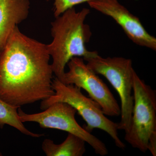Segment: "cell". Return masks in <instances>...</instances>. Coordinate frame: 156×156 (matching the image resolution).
<instances>
[{
	"instance_id": "52a82bcc",
	"label": "cell",
	"mask_w": 156,
	"mask_h": 156,
	"mask_svg": "<svg viewBox=\"0 0 156 156\" xmlns=\"http://www.w3.org/2000/svg\"><path fill=\"white\" fill-rule=\"evenodd\" d=\"M62 83L73 84L85 90L89 97L99 104L105 115L118 117L121 108L108 87L84 62L83 58L74 57L67 63Z\"/></svg>"
},
{
	"instance_id": "3957f363",
	"label": "cell",
	"mask_w": 156,
	"mask_h": 156,
	"mask_svg": "<svg viewBox=\"0 0 156 156\" xmlns=\"http://www.w3.org/2000/svg\"><path fill=\"white\" fill-rule=\"evenodd\" d=\"M134 105L125 139L134 148L156 156V92L134 72Z\"/></svg>"
},
{
	"instance_id": "7a4b0ae2",
	"label": "cell",
	"mask_w": 156,
	"mask_h": 156,
	"mask_svg": "<svg viewBox=\"0 0 156 156\" xmlns=\"http://www.w3.org/2000/svg\"><path fill=\"white\" fill-rule=\"evenodd\" d=\"M90 10L84 8L77 12L75 8L68 9L51 23L53 41L48 45V51L53 59L51 66L53 74L63 82L66 66L74 57L89 58L98 54L89 51L86 45L92 35L85 20Z\"/></svg>"
},
{
	"instance_id": "6da1fadb",
	"label": "cell",
	"mask_w": 156,
	"mask_h": 156,
	"mask_svg": "<svg viewBox=\"0 0 156 156\" xmlns=\"http://www.w3.org/2000/svg\"><path fill=\"white\" fill-rule=\"evenodd\" d=\"M50 56L48 45L16 27L0 56V99L20 107L54 95Z\"/></svg>"
},
{
	"instance_id": "277c9868",
	"label": "cell",
	"mask_w": 156,
	"mask_h": 156,
	"mask_svg": "<svg viewBox=\"0 0 156 156\" xmlns=\"http://www.w3.org/2000/svg\"><path fill=\"white\" fill-rule=\"evenodd\" d=\"M52 88L55 94L42 101L41 108L46 109L52 104L65 102L71 105L87 123L83 128L91 133L94 129L105 131L114 141L117 147L124 149L126 145L118 134V123L109 119L96 101L87 97L81 92V89L73 84H65L56 77L53 80Z\"/></svg>"
},
{
	"instance_id": "4fadbf2b",
	"label": "cell",
	"mask_w": 156,
	"mask_h": 156,
	"mask_svg": "<svg viewBox=\"0 0 156 156\" xmlns=\"http://www.w3.org/2000/svg\"><path fill=\"white\" fill-rule=\"evenodd\" d=\"M2 154L1 153H0V156H2Z\"/></svg>"
},
{
	"instance_id": "7c38bea8",
	"label": "cell",
	"mask_w": 156,
	"mask_h": 156,
	"mask_svg": "<svg viewBox=\"0 0 156 156\" xmlns=\"http://www.w3.org/2000/svg\"><path fill=\"white\" fill-rule=\"evenodd\" d=\"M48 1V0H47ZM54 12L55 17H57L63 14L68 9L73 8L76 5L84 2H87L93 0H54Z\"/></svg>"
},
{
	"instance_id": "8992f818",
	"label": "cell",
	"mask_w": 156,
	"mask_h": 156,
	"mask_svg": "<svg viewBox=\"0 0 156 156\" xmlns=\"http://www.w3.org/2000/svg\"><path fill=\"white\" fill-rule=\"evenodd\" d=\"M17 112L19 119L22 123L34 122L38 124L42 128L66 131L84 140L97 154L104 156L108 154L106 146L102 141L78 124L75 119L76 110L68 104L55 102L38 113H26L20 107L18 108Z\"/></svg>"
},
{
	"instance_id": "30bf717a",
	"label": "cell",
	"mask_w": 156,
	"mask_h": 156,
	"mask_svg": "<svg viewBox=\"0 0 156 156\" xmlns=\"http://www.w3.org/2000/svg\"><path fill=\"white\" fill-rule=\"evenodd\" d=\"M86 143L79 136L68 133L60 144H56L51 139H45L42 149L47 156H82L86 151Z\"/></svg>"
},
{
	"instance_id": "5b68a950",
	"label": "cell",
	"mask_w": 156,
	"mask_h": 156,
	"mask_svg": "<svg viewBox=\"0 0 156 156\" xmlns=\"http://www.w3.org/2000/svg\"><path fill=\"white\" fill-rule=\"evenodd\" d=\"M84 61L93 71L103 76L119 94L121 100V121L118 129L128 131L134 105L133 76L135 71L131 59L122 57L103 58L98 54Z\"/></svg>"
},
{
	"instance_id": "8fae6325",
	"label": "cell",
	"mask_w": 156,
	"mask_h": 156,
	"mask_svg": "<svg viewBox=\"0 0 156 156\" xmlns=\"http://www.w3.org/2000/svg\"><path fill=\"white\" fill-rule=\"evenodd\" d=\"M19 108L0 99V128H3L5 125H8L27 136L37 138L44 136V134L34 133L26 128L18 117L17 110Z\"/></svg>"
},
{
	"instance_id": "ba28073f",
	"label": "cell",
	"mask_w": 156,
	"mask_h": 156,
	"mask_svg": "<svg viewBox=\"0 0 156 156\" xmlns=\"http://www.w3.org/2000/svg\"><path fill=\"white\" fill-rule=\"evenodd\" d=\"M88 3L92 9L114 20L134 44L156 51V38L148 33L138 17L118 0H93Z\"/></svg>"
},
{
	"instance_id": "9c48e42d",
	"label": "cell",
	"mask_w": 156,
	"mask_h": 156,
	"mask_svg": "<svg viewBox=\"0 0 156 156\" xmlns=\"http://www.w3.org/2000/svg\"><path fill=\"white\" fill-rule=\"evenodd\" d=\"M29 0H0V56L14 28L29 15Z\"/></svg>"
}]
</instances>
